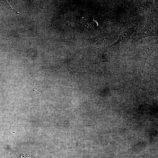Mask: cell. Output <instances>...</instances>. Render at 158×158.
<instances>
[{"instance_id":"cell-1","label":"cell","mask_w":158,"mask_h":158,"mask_svg":"<svg viewBox=\"0 0 158 158\" xmlns=\"http://www.w3.org/2000/svg\"><path fill=\"white\" fill-rule=\"evenodd\" d=\"M136 26L137 25H135L121 34L116 43L106 47L105 51H114L120 55L123 54L126 50L127 45L130 37L135 31Z\"/></svg>"},{"instance_id":"cell-2","label":"cell","mask_w":158,"mask_h":158,"mask_svg":"<svg viewBox=\"0 0 158 158\" xmlns=\"http://www.w3.org/2000/svg\"><path fill=\"white\" fill-rule=\"evenodd\" d=\"M157 45L158 42L156 41L146 45L139 47L138 56L140 65L138 74L143 71L147 60L156 49Z\"/></svg>"},{"instance_id":"cell-3","label":"cell","mask_w":158,"mask_h":158,"mask_svg":"<svg viewBox=\"0 0 158 158\" xmlns=\"http://www.w3.org/2000/svg\"><path fill=\"white\" fill-rule=\"evenodd\" d=\"M158 35L157 25L150 17L148 18L147 24L142 31L138 33L134 39L135 42L147 37Z\"/></svg>"},{"instance_id":"cell-4","label":"cell","mask_w":158,"mask_h":158,"mask_svg":"<svg viewBox=\"0 0 158 158\" xmlns=\"http://www.w3.org/2000/svg\"><path fill=\"white\" fill-rule=\"evenodd\" d=\"M0 6L12 10L18 14H20L16 10L13 9L6 0H0Z\"/></svg>"}]
</instances>
